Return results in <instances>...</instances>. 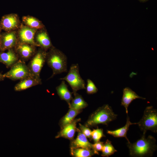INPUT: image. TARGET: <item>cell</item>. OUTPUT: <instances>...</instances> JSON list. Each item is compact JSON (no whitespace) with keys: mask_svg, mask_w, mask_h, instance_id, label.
I'll return each instance as SVG.
<instances>
[{"mask_svg":"<svg viewBox=\"0 0 157 157\" xmlns=\"http://www.w3.org/2000/svg\"><path fill=\"white\" fill-rule=\"evenodd\" d=\"M2 30L0 26V51H1V30Z\"/></svg>","mask_w":157,"mask_h":157,"instance_id":"f1b7e54d","label":"cell"},{"mask_svg":"<svg viewBox=\"0 0 157 157\" xmlns=\"http://www.w3.org/2000/svg\"><path fill=\"white\" fill-rule=\"evenodd\" d=\"M47 51L40 48L32 57L27 65L31 74L40 78L41 70L46 62Z\"/></svg>","mask_w":157,"mask_h":157,"instance_id":"52a82bcc","label":"cell"},{"mask_svg":"<svg viewBox=\"0 0 157 157\" xmlns=\"http://www.w3.org/2000/svg\"><path fill=\"white\" fill-rule=\"evenodd\" d=\"M77 132L78 135L76 139L71 140L70 148H83L93 149L92 144L89 141L87 138L80 129Z\"/></svg>","mask_w":157,"mask_h":157,"instance_id":"e0dca14e","label":"cell"},{"mask_svg":"<svg viewBox=\"0 0 157 157\" xmlns=\"http://www.w3.org/2000/svg\"><path fill=\"white\" fill-rule=\"evenodd\" d=\"M146 133H143L140 138L131 143H127L130 155L132 157H151L157 149L156 140L153 136L146 137Z\"/></svg>","mask_w":157,"mask_h":157,"instance_id":"6da1fadb","label":"cell"},{"mask_svg":"<svg viewBox=\"0 0 157 157\" xmlns=\"http://www.w3.org/2000/svg\"><path fill=\"white\" fill-rule=\"evenodd\" d=\"M80 130L82 133L87 138H91V130L88 127L85 125H83L81 124H79Z\"/></svg>","mask_w":157,"mask_h":157,"instance_id":"4316f807","label":"cell"},{"mask_svg":"<svg viewBox=\"0 0 157 157\" xmlns=\"http://www.w3.org/2000/svg\"><path fill=\"white\" fill-rule=\"evenodd\" d=\"M35 46L28 44L18 42L15 47V51L22 60L24 61L28 60L35 53Z\"/></svg>","mask_w":157,"mask_h":157,"instance_id":"7c38bea8","label":"cell"},{"mask_svg":"<svg viewBox=\"0 0 157 157\" xmlns=\"http://www.w3.org/2000/svg\"><path fill=\"white\" fill-rule=\"evenodd\" d=\"M139 1L141 2H144L147 1L148 0H138Z\"/></svg>","mask_w":157,"mask_h":157,"instance_id":"4dcf8cb0","label":"cell"},{"mask_svg":"<svg viewBox=\"0 0 157 157\" xmlns=\"http://www.w3.org/2000/svg\"><path fill=\"white\" fill-rule=\"evenodd\" d=\"M91 135L94 143L100 141L101 138L106 137L103 133V129L98 128L92 131Z\"/></svg>","mask_w":157,"mask_h":157,"instance_id":"d4e9b609","label":"cell"},{"mask_svg":"<svg viewBox=\"0 0 157 157\" xmlns=\"http://www.w3.org/2000/svg\"><path fill=\"white\" fill-rule=\"evenodd\" d=\"M74 98L72 100L69 108L77 110H82L88 105L82 96L77 92L74 94Z\"/></svg>","mask_w":157,"mask_h":157,"instance_id":"603a6c76","label":"cell"},{"mask_svg":"<svg viewBox=\"0 0 157 157\" xmlns=\"http://www.w3.org/2000/svg\"><path fill=\"white\" fill-rule=\"evenodd\" d=\"M35 41L39 47L47 51L53 46L48 33L44 28L36 32Z\"/></svg>","mask_w":157,"mask_h":157,"instance_id":"5bb4252c","label":"cell"},{"mask_svg":"<svg viewBox=\"0 0 157 157\" xmlns=\"http://www.w3.org/2000/svg\"><path fill=\"white\" fill-rule=\"evenodd\" d=\"M137 124L143 133H146L147 131L157 132V110L152 106L146 107L142 117Z\"/></svg>","mask_w":157,"mask_h":157,"instance_id":"277c9868","label":"cell"},{"mask_svg":"<svg viewBox=\"0 0 157 157\" xmlns=\"http://www.w3.org/2000/svg\"><path fill=\"white\" fill-rule=\"evenodd\" d=\"M80 118L75 119L71 122L61 129L55 138H63L71 140L74 139L75 134L79 129L76 127L77 124L80 121Z\"/></svg>","mask_w":157,"mask_h":157,"instance_id":"8fae6325","label":"cell"},{"mask_svg":"<svg viewBox=\"0 0 157 157\" xmlns=\"http://www.w3.org/2000/svg\"><path fill=\"white\" fill-rule=\"evenodd\" d=\"M123 93L121 105L124 107L127 114L128 113V107L133 100L137 99L144 100L146 99L145 98L139 96L135 92L128 87H126L123 89Z\"/></svg>","mask_w":157,"mask_h":157,"instance_id":"9a60e30c","label":"cell"},{"mask_svg":"<svg viewBox=\"0 0 157 157\" xmlns=\"http://www.w3.org/2000/svg\"><path fill=\"white\" fill-rule=\"evenodd\" d=\"M86 87L87 93L88 94H92L97 93L98 89L94 82L90 79H88Z\"/></svg>","mask_w":157,"mask_h":157,"instance_id":"484cf974","label":"cell"},{"mask_svg":"<svg viewBox=\"0 0 157 157\" xmlns=\"http://www.w3.org/2000/svg\"><path fill=\"white\" fill-rule=\"evenodd\" d=\"M31 74L24 61L19 60L3 76L12 80H21Z\"/></svg>","mask_w":157,"mask_h":157,"instance_id":"8992f818","label":"cell"},{"mask_svg":"<svg viewBox=\"0 0 157 157\" xmlns=\"http://www.w3.org/2000/svg\"><path fill=\"white\" fill-rule=\"evenodd\" d=\"M18 29L17 36L19 42L39 47L35 40L38 30L23 25H20Z\"/></svg>","mask_w":157,"mask_h":157,"instance_id":"ba28073f","label":"cell"},{"mask_svg":"<svg viewBox=\"0 0 157 157\" xmlns=\"http://www.w3.org/2000/svg\"><path fill=\"white\" fill-rule=\"evenodd\" d=\"M117 116L111 106L108 104H104L99 107L90 114L85 123V125L90 127L100 124L108 125L110 122L116 119Z\"/></svg>","mask_w":157,"mask_h":157,"instance_id":"3957f363","label":"cell"},{"mask_svg":"<svg viewBox=\"0 0 157 157\" xmlns=\"http://www.w3.org/2000/svg\"><path fill=\"white\" fill-rule=\"evenodd\" d=\"M117 151L112 144L111 142L107 139L104 143L101 151V156L103 157H109Z\"/></svg>","mask_w":157,"mask_h":157,"instance_id":"cb8c5ba5","label":"cell"},{"mask_svg":"<svg viewBox=\"0 0 157 157\" xmlns=\"http://www.w3.org/2000/svg\"><path fill=\"white\" fill-rule=\"evenodd\" d=\"M4 78L3 75L0 72V80H3Z\"/></svg>","mask_w":157,"mask_h":157,"instance_id":"f546056e","label":"cell"},{"mask_svg":"<svg viewBox=\"0 0 157 157\" xmlns=\"http://www.w3.org/2000/svg\"><path fill=\"white\" fill-rule=\"evenodd\" d=\"M42 82L40 78H37L31 74L20 80L15 85L14 89L16 91H23L38 85H40Z\"/></svg>","mask_w":157,"mask_h":157,"instance_id":"4fadbf2b","label":"cell"},{"mask_svg":"<svg viewBox=\"0 0 157 157\" xmlns=\"http://www.w3.org/2000/svg\"><path fill=\"white\" fill-rule=\"evenodd\" d=\"M46 62L52 70V74L49 79L57 74L67 72L66 56L53 46L47 52Z\"/></svg>","mask_w":157,"mask_h":157,"instance_id":"7a4b0ae2","label":"cell"},{"mask_svg":"<svg viewBox=\"0 0 157 157\" xmlns=\"http://www.w3.org/2000/svg\"><path fill=\"white\" fill-rule=\"evenodd\" d=\"M19 57L13 49L8 50L6 52L0 51V62L9 67H11L19 60Z\"/></svg>","mask_w":157,"mask_h":157,"instance_id":"2e32d148","label":"cell"},{"mask_svg":"<svg viewBox=\"0 0 157 157\" xmlns=\"http://www.w3.org/2000/svg\"><path fill=\"white\" fill-rule=\"evenodd\" d=\"M17 34L15 31H6L1 34V51L13 49L18 43Z\"/></svg>","mask_w":157,"mask_h":157,"instance_id":"30bf717a","label":"cell"},{"mask_svg":"<svg viewBox=\"0 0 157 157\" xmlns=\"http://www.w3.org/2000/svg\"><path fill=\"white\" fill-rule=\"evenodd\" d=\"M71 155L74 157H90L98 154L93 149L83 148H70Z\"/></svg>","mask_w":157,"mask_h":157,"instance_id":"ffe728a7","label":"cell"},{"mask_svg":"<svg viewBox=\"0 0 157 157\" xmlns=\"http://www.w3.org/2000/svg\"><path fill=\"white\" fill-rule=\"evenodd\" d=\"M104 144V142L100 141L92 144L93 149L98 154V151H101Z\"/></svg>","mask_w":157,"mask_h":157,"instance_id":"83f0119b","label":"cell"},{"mask_svg":"<svg viewBox=\"0 0 157 157\" xmlns=\"http://www.w3.org/2000/svg\"><path fill=\"white\" fill-rule=\"evenodd\" d=\"M60 79L66 81L68 83L74 94L80 90L85 89V83L80 75L78 64L72 65L67 74Z\"/></svg>","mask_w":157,"mask_h":157,"instance_id":"5b68a950","label":"cell"},{"mask_svg":"<svg viewBox=\"0 0 157 157\" xmlns=\"http://www.w3.org/2000/svg\"><path fill=\"white\" fill-rule=\"evenodd\" d=\"M137 123H132L130 121V118L128 115L126 118V121L125 125L123 127L114 130H107V133L115 138H125L128 141H130L127 138L126 135L129 126L133 124H137Z\"/></svg>","mask_w":157,"mask_h":157,"instance_id":"ac0fdd59","label":"cell"},{"mask_svg":"<svg viewBox=\"0 0 157 157\" xmlns=\"http://www.w3.org/2000/svg\"><path fill=\"white\" fill-rule=\"evenodd\" d=\"M56 90L60 99L65 101L69 107L73 98L72 93L68 90L64 80H62L60 85L56 87Z\"/></svg>","mask_w":157,"mask_h":157,"instance_id":"d6986e66","label":"cell"},{"mask_svg":"<svg viewBox=\"0 0 157 157\" xmlns=\"http://www.w3.org/2000/svg\"><path fill=\"white\" fill-rule=\"evenodd\" d=\"M20 24L19 17L17 14L15 13L4 15L0 21L1 29L6 31H15L19 28Z\"/></svg>","mask_w":157,"mask_h":157,"instance_id":"9c48e42d","label":"cell"},{"mask_svg":"<svg viewBox=\"0 0 157 157\" xmlns=\"http://www.w3.org/2000/svg\"><path fill=\"white\" fill-rule=\"evenodd\" d=\"M22 21L25 25L37 30L44 28V25L41 21L32 16H24L22 17Z\"/></svg>","mask_w":157,"mask_h":157,"instance_id":"44dd1931","label":"cell"},{"mask_svg":"<svg viewBox=\"0 0 157 157\" xmlns=\"http://www.w3.org/2000/svg\"><path fill=\"white\" fill-rule=\"evenodd\" d=\"M82 111V110H77L69 108L67 113L60 120L59 125L61 129L71 122Z\"/></svg>","mask_w":157,"mask_h":157,"instance_id":"7402d4cb","label":"cell"}]
</instances>
